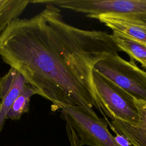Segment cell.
Listing matches in <instances>:
<instances>
[{
    "mask_svg": "<svg viewBox=\"0 0 146 146\" xmlns=\"http://www.w3.org/2000/svg\"><path fill=\"white\" fill-rule=\"evenodd\" d=\"M111 35L75 27L51 8L11 21L0 36V56L17 70L52 110L78 106L103 116L93 80L95 65L116 52Z\"/></svg>",
    "mask_w": 146,
    "mask_h": 146,
    "instance_id": "obj_1",
    "label": "cell"
},
{
    "mask_svg": "<svg viewBox=\"0 0 146 146\" xmlns=\"http://www.w3.org/2000/svg\"><path fill=\"white\" fill-rule=\"evenodd\" d=\"M71 146H121L96 112L78 106L60 110Z\"/></svg>",
    "mask_w": 146,
    "mask_h": 146,
    "instance_id": "obj_2",
    "label": "cell"
},
{
    "mask_svg": "<svg viewBox=\"0 0 146 146\" xmlns=\"http://www.w3.org/2000/svg\"><path fill=\"white\" fill-rule=\"evenodd\" d=\"M31 3L51 4L94 19L113 15L146 25V0H35Z\"/></svg>",
    "mask_w": 146,
    "mask_h": 146,
    "instance_id": "obj_3",
    "label": "cell"
},
{
    "mask_svg": "<svg viewBox=\"0 0 146 146\" xmlns=\"http://www.w3.org/2000/svg\"><path fill=\"white\" fill-rule=\"evenodd\" d=\"M94 70L135 99L146 102V72L140 69L135 60L127 61L115 54L98 62Z\"/></svg>",
    "mask_w": 146,
    "mask_h": 146,
    "instance_id": "obj_4",
    "label": "cell"
},
{
    "mask_svg": "<svg viewBox=\"0 0 146 146\" xmlns=\"http://www.w3.org/2000/svg\"><path fill=\"white\" fill-rule=\"evenodd\" d=\"M93 80L97 95L106 110L108 119L138 124L139 114L134 98L95 70Z\"/></svg>",
    "mask_w": 146,
    "mask_h": 146,
    "instance_id": "obj_5",
    "label": "cell"
},
{
    "mask_svg": "<svg viewBox=\"0 0 146 146\" xmlns=\"http://www.w3.org/2000/svg\"><path fill=\"white\" fill-rule=\"evenodd\" d=\"M139 114V121L132 124L112 119L106 123L112 131L124 137L132 146H146V102L135 99Z\"/></svg>",
    "mask_w": 146,
    "mask_h": 146,
    "instance_id": "obj_6",
    "label": "cell"
},
{
    "mask_svg": "<svg viewBox=\"0 0 146 146\" xmlns=\"http://www.w3.org/2000/svg\"><path fill=\"white\" fill-rule=\"evenodd\" d=\"M26 83L24 77L11 67L0 78V132L12 104Z\"/></svg>",
    "mask_w": 146,
    "mask_h": 146,
    "instance_id": "obj_7",
    "label": "cell"
},
{
    "mask_svg": "<svg viewBox=\"0 0 146 146\" xmlns=\"http://www.w3.org/2000/svg\"><path fill=\"white\" fill-rule=\"evenodd\" d=\"M113 33L146 44V25L113 15L103 14L95 18Z\"/></svg>",
    "mask_w": 146,
    "mask_h": 146,
    "instance_id": "obj_8",
    "label": "cell"
},
{
    "mask_svg": "<svg viewBox=\"0 0 146 146\" xmlns=\"http://www.w3.org/2000/svg\"><path fill=\"white\" fill-rule=\"evenodd\" d=\"M120 51L127 53L131 59L136 60L146 68V44L124 37L117 33L111 34Z\"/></svg>",
    "mask_w": 146,
    "mask_h": 146,
    "instance_id": "obj_9",
    "label": "cell"
},
{
    "mask_svg": "<svg viewBox=\"0 0 146 146\" xmlns=\"http://www.w3.org/2000/svg\"><path fill=\"white\" fill-rule=\"evenodd\" d=\"M29 3V0H0V36L11 21L19 18Z\"/></svg>",
    "mask_w": 146,
    "mask_h": 146,
    "instance_id": "obj_10",
    "label": "cell"
},
{
    "mask_svg": "<svg viewBox=\"0 0 146 146\" xmlns=\"http://www.w3.org/2000/svg\"><path fill=\"white\" fill-rule=\"evenodd\" d=\"M35 95H38V91L32 86L26 83L12 104L7 115L6 119L19 120L24 113L28 112L30 99Z\"/></svg>",
    "mask_w": 146,
    "mask_h": 146,
    "instance_id": "obj_11",
    "label": "cell"
},
{
    "mask_svg": "<svg viewBox=\"0 0 146 146\" xmlns=\"http://www.w3.org/2000/svg\"><path fill=\"white\" fill-rule=\"evenodd\" d=\"M0 104H1V102H0Z\"/></svg>",
    "mask_w": 146,
    "mask_h": 146,
    "instance_id": "obj_12",
    "label": "cell"
}]
</instances>
